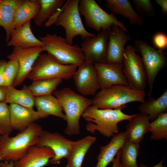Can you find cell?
Wrapping results in <instances>:
<instances>
[{
    "mask_svg": "<svg viewBox=\"0 0 167 167\" xmlns=\"http://www.w3.org/2000/svg\"><path fill=\"white\" fill-rule=\"evenodd\" d=\"M62 80L61 78L36 80L25 86L35 97L49 95L55 90Z\"/></svg>",
    "mask_w": 167,
    "mask_h": 167,
    "instance_id": "obj_30",
    "label": "cell"
},
{
    "mask_svg": "<svg viewBox=\"0 0 167 167\" xmlns=\"http://www.w3.org/2000/svg\"><path fill=\"white\" fill-rule=\"evenodd\" d=\"M53 93L60 102L65 112L67 123L65 134L69 136L79 134L80 118L85 110L92 105V100L68 87L55 90Z\"/></svg>",
    "mask_w": 167,
    "mask_h": 167,
    "instance_id": "obj_3",
    "label": "cell"
},
{
    "mask_svg": "<svg viewBox=\"0 0 167 167\" xmlns=\"http://www.w3.org/2000/svg\"><path fill=\"white\" fill-rule=\"evenodd\" d=\"M22 1V0H0V27L5 31L7 43L14 29L16 11Z\"/></svg>",
    "mask_w": 167,
    "mask_h": 167,
    "instance_id": "obj_22",
    "label": "cell"
},
{
    "mask_svg": "<svg viewBox=\"0 0 167 167\" xmlns=\"http://www.w3.org/2000/svg\"><path fill=\"white\" fill-rule=\"evenodd\" d=\"M41 126L34 122L25 130L10 137L5 133L0 135V153L2 160L17 161L22 158L31 146L36 145L43 130Z\"/></svg>",
    "mask_w": 167,
    "mask_h": 167,
    "instance_id": "obj_2",
    "label": "cell"
},
{
    "mask_svg": "<svg viewBox=\"0 0 167 167\" xmlns=\"http://www.w3.org/2000/svg\"><path fill=\"white\" fill-rule=\"evenodd\" d=\"M150 120L148 115L140 113L129 121L125 131L127 141L139 144L149 131Z\"/></svg>",
    "mask_w": 167,
    "mask_h": 167,
    "instance_id": "obj_21",
    "label": "cell"
},
{
    "mask_svg": "<svg viewBox=\"0 0 167 167\" xmlns=\"http://www.w3.org/2000/svg\"><path fill=\"white\" fill-rule=\"evenodd\" d=\"M6 133L5 131L2 129L0 128V135H3Z\"/></svg>",
    "mask_w": 167,
    "mask_h": 167,
    "instance_id": "obj_43",
    "label": "cell"
},
{
    "mask_svg": "<svg viewBox=\"0 0 167 167\" xmlns=\"http://www.w3.org/2000/svg\"><path fill=\"white\" fill-rule=\"evenodd\" d=\"M78 67L72 77L78 92L84 96L95 94L100 88L94 64L85 62Z\"/></svg>",
    "mask_w": 167,
    "mask_h": 167,
    "instance_id": "obj_14",
    "label": "cell"
},
{
    "mask_svg": "<svg viewBox=\"0 0 167 167\" xmlns=\"http://www.w3.org/2000/svg\"><path fill=\"white\" fill-rule=\"evenodd\" d=\"M37 111L48 117L55 116L65 121L66 118L62 105L58 99L51 94L35 97Z\"/></svg>",
    "mask_w": 167,
    "mask_h": 167,
    "instance_id": "obj_25",
    "label": "cell"
},
{
    "mask_svg": "<svg viewBox=\"0 0 167 167\" xmlns=\"http://www.w3.org/2000/svg\"><path fill=\"white\" fill-rule=\"evenodd\" d=\"M152 41L154 46L158 49L163 50L167 47V35L162 32H158L154 35Z\"/></svg>",
    "mask_w": 167,
    "mask_h": 167,
    "instance_id": "obj_36",
    "label": "cell"
},
{
    "mask_svg": "<svg viewBox=\"0 0 167 167\" xmlns=\"http://www.w3.org/2000/svg\"><path fill=\"white\" fill-rule=\"evenodd\" d=\"M120 27L113 25L109 31L105 62L122 64L126 44L131 39L129 34Z\"/></svg>",
    "mask_w": 167,
    "mask_h": 167,
    "instance_id": "obj_16",
    "label": "cell"
},
{
    "mask_svg": "<svg viewBox=\"0 0 167 167\" xmlns=\"http://www.w3.org/2000/svg\"><path fill=\"white\" fill-rule=\"evenodd\" d=\"M73 142L74 141L66 139L59 133L43 130L36 145L51 149L54 156L50 160L49 163L56 164H59L63 158H67Z\"/></svg>",
    "mask_w": 167,
    "mask_h": 167,
    "instance_id": "obj_11",
    "label": "cell"
},
{
    "mask_svg": "<svg viewBox=\"0 0 167 167\" xmlns=\"http://www.w3.org/2000/svg\"><path fill=\"white\" fill-rule=\"evenodd\" d=\"M31 21L14 28L10 39L7 43L8 46L23 48H29L37 47H44V44L35 37L31 28Z\"/></svg>",
    "mask_w": 167,
    "mask_h": 167,
    "instance_id": "obj_19",
    "label": "cell"
},
{
    "mask_svg": "<svg viewBox=\"0 0 167 167\" xmlns=\"http://www.w3.org/2000/svg\"><path fill=\"white\" fill-rule=\"evenodd\" d=\"M156 2L161 8L162 12L165 14H167V0H156Z\"/></svg>",
    "mask_w": 167,
    "mask_h": 167,
    "instance_id": "obj_38",
    "label": "cell"
},
{
    "mask_svg": "<svg viewBox=\"0 0 167 167\" xmlns=\"http://www.w3.org/2000/svg\"><path fill=\"white\" fill-rule=\"evenodd\" d=\"M19 71V65L15 59L9 60L7 62L4 71V85L7 87L12 85Z\"/></svg>",
    "mask_w": 167,
    "mask_h": 167,
    "instance_id": "obj_33",
    "label": "cell"
},
{
    "mask_svg": "<svg viewBox=\"0 0 167 167\" xmlns=\"http://www.w3.org/2000/svg\"><path fill=\"white\" fill-rule=\"evenodd\" d=\"M140 113L148 115L152 121L160 114L167 112V90L159 97H149L139 106Z\"/></svg>",
    "mask_w": 167,
    "mask_h": 167,
    "instance_id": "obj_26",
    "label": "cell"
},
{
    "mask_svg": "<svg viewBox=\"0 0 167 167\" xmlns=\"http://www.w3.org/2000/svg\"><path fill=\"white\" fill-rule=\"evenodd\" d=\"M79 8L80 15L84 17L87 26L97 32L110 30L113 25L127 31L123 23L118 20L114 15L104 11L94 0H80Z\"/></svg>",
    "mask_w": 167,
    "mask_h": 167,
    "instance_id": "obj_8",
    "label": "cell"
},
{
    "mask_svg": "<svg viewBox=\"0 0 167 167\" xmlns=\"http://www.w3.org/2000/svg\"><path fill=\"white\" fill-rule=\"evenodd\" d=\"M35 97L25 86L22 90H18L12 85L6 87L4 101L33 109L35 105Z\"/></svg>",
    "mask_w": 167,
    "mask_h": 167,
    "instance_id": "obj_27",
    "label": "cell"
},
{
    "mask_svg": "<svg viewBox=\"0 0 167 167\" xmlns=\"http://www.w3.org/2000/svg\"><path fill=\"white\" fill-rule=\"evenodd\" d=\"M146 92L132 89L128 86L114 85L101 89L92 100V105L100 109H118L126 107L132 102L143 103Z\"/></svg>",
    "mask_w": 167,
    "mask_h": 167,
    "instance_id": "obj_4",
    "label": "cell"
},
{
    "mask_svg": "<svg viewBox=\"0 0 167 167\" xmlns=\"http://www.w3.org/2000/svg\"><path fill=\"white\" fill-rule=\"evenodd\" d=\"M1 167H14V162L12 161H4V162H0Z\"/></svg>",
    "mask_w": 167,
    "mask_h": 167,
    "instance_id": "obj_41",
    "label": "cell"
},
{
    "mask_svg": "<svg viewBox=\"0 0 167 167\" xmlns=\"http://www.w3.org/2000/svg\"><path fill=\"white\" fill-rule=\"evenodd\" d=\"M164 160H162L159 163H158L156 165L151 167H165V166H164L163 165ZM140 167H148L146 165H144L143 164H141Z\"/></svg>",
    "mask_w": 167,
    "mask_h": 167,
    "instance_id": "obj_42",
    "label": "cell"
},
{
    "mask_svg": "<svg viewBox=\"0 0 167 167\" xmlns=\"http://www.w3.org/2000/svg\"><path fill=\"white\" fill-rule=\"evenodd\" d=\"M149 131L151 139L157 140H167V113H163L150 122Z\"/></svg>",
    "mask_w": 167,
    "mask_h": 167,
    "instance_id": "obj_32",
    "label": "cell"
},
{
    "mask_svg": "<svg viewBox=\"0 0 167 167\" xmlns=\"http://www.w3.org/2000/svg\"><path fill=\"white\" fill-rule=\"evenodd\" d=\"M9 106L12 128L19 132L26 130L35 121L47 117L33 108L15 104H10Z\"/></svg>",
    "mask_w": 167,
    "mask_h": 167,
    "instance_id": "obj_17",
    "label": "cell"
},
{
    "mask_svg": "<svg viewBox=\"0 0 167 167\" xmlns=\"http://www.w3.org/2000/svg\"><path fill=\"white\" fill-rule=\"evenodd\" d=\"M40 8L34 19L35 24L42 26L57 11L61 9L66 1V0H38Z\"/></svg>",
    "mask_w": 167,
    "mask_h": 167,
    "instance_id": "obj_29",
    "label": "cell"
},
{
    "mask_svg": "<svg viewBox=\"0 0 167 167\" xmlns=\"http://www.w3.org/2000/svg\"><path fill=\"white\" fill-rule=\"evenodd\" d=\"M0 128L9 134L13 130L11 125L9 106L5 101H0Z\"/></svg>",
    "mask_w": 167,
    "mask_h": 167,
    "instance_id": "obj_34",
    "label": "cell"
},
{
    "mask_svg": "<svg viewBox=\"0 0 167 167\" xmlns=\"http://www.w3.org/2000/svg\"><path fill=\"white\" fill-rule=\"evenodd\" d=\"M54 156L49 148L33 145L22 158L14 162V167H44Z\"/></svg>",
    "mask_w": 167,
    "mask_h": 167,
    "instance_id": "obj_18",
    "label": "cell"
},
{
    "mask_svg": "<svg viewBox=\"0 0 167 167\" xmlns=\"http://www.w3.org/2000/svg\"><path fill=\"white\" fill-rule=\"evenodd\" d=\"M139 149V144L126 141L120 150L121 167H139L137 161Z\"/></svg>",
    "mask_w": 167,
    "mask_h": 167,
    "instance_id": "obj_31",
    "label": "cell"
},
{
    "mask_svg": "<svg viewBox=\"0 0 167 167\" xmlns=\"http://www.w3.org/2000/svg\"><path fill=\"white\" fill-rule=\"evenodd\" d=\"M40 8L38 0H22L17 9L15 16L14 28L31 21L37 14Z\"/></svg>",
    "mask_w": 167,
    "mask_h": 167,
    "instance_id": "obj_28",
    "label": "cell"
},
{
    "mask_svg": "<svg viewBox=\"0 0 167 167\" xmlns=\"http://www.w3.org/2000/svg\"><path fill=\"white\" fill-rule=\"evenodd\" d=\"M122 64L128 86L135 90L145 91L147 84L145 67L142 58L136 53L132 45H128L125 48Z\"/></svg>",
    "mask_w": 167,
    "mask_h": 167,
    "instance_id": "obj_10",
    "label": "cell"
},
{
    "mask_svg": "<svg viewBox=\"0 0 167 167\" xmlns=\"http://www.w3.org/2000/svg\"><path fill=\"white\" fill-rule=\"evenodd\" d=\"M122 109H102L92 105L88 107L82 115L88 122L86 130L92 134L98 131L105 137L109 138L119 133L118 123L124 120H130L136 114L129 115Z\"/></svg>",
    "mask_w": 167,
    "mask_h": 167,
    "instance_id": "obj_1",
    "label": "cell"
},
{
    "mask_svg": "<svg viewBox=\"0 0 167 167\" xmlns=\"http://www.w3.org/2000/svg\"><path fill=\"white\" fill-rule=\"evenodd\" d=\"M96 69L100 89L114 85L128 86L127 80L122 71V64L116 63L94 64Z\"/></svg>",
    "mask_w": 167,
    "mask_h": 167,
    "instance_id": "obj_15",
    "label": "cell"
},
{
    "mask_svg": "<svg viewBox=\"0 0 167 167\" xmlns=\"http://www.w3.org/2000/svg\"><path fill=\"white\" fill-rule=\"evenodd\" d=\"M133 2L137 10L149 17L154 15L155 11L150 0H133Z\"/></svg>",
    "mask_w": 167,
    "mask_h": 167,
    "instance_id": "obj_35",
    "label": "cell"
},
{
    "mask_svg": "<svg viewBox=\"0 0 167 167\" xmlns=\"http://www.w3.org/2000/svg\"><path fill=\"white\" fill-rule=\"evenodd\" d=\"M45 51L44 48L41 47L29 48H14L11 53L7 56L9 60H17L19 65L18 73L12 84L13 86L20 85L27 78L37 58Z\"/></svg>",
    "mask_w": 167,
    "mask_h": 167,
    "instance_id": "obj_12",
    "label": "cell"
},
{
    "mask_svg": "<svg viewBox=\"0 0 167 167\" xmlns=\"http://www.w3.org/2000/svg\"><path fill=\"white\" fill-rule=\"evenodd\" d=\"M105 5L111 13L127 18L131 24L141 26L144 24L143 19L136 13L128 0H106Z\"/></svg>",
    "mask_w": 167,
    "mask_h": 167,
    "instance_id": "obj_23",
    "label": "cell"
},
{
    "mask_svg": "<svg viewBox=\"0 0 167 167\" xmlns=\"http://www.w3.org/2000/svg\"><path fill=\"white\" fill-rule=\"evenodd\" d=\"M2 160V156L1 154L0 153V161H1ZM0 167H1L0 165Z\"/></svg>",
    "mask_w": 167,
    "mask_h": 167,
    "instance_id": "obj_44",
    "label": "cell"
},
{
    "mask_svg": "<svg viewBox=\"0 0 167 167\" xmlns=\"http://www.w3.org/2000/svg\"><path fill=\"white\" fill-rule=\"evenodd\" d=\"M77 68L75 65L61 64L48 53L41 54L27 78L32 81L54 78L68 80L73 77Z\"/></svg>",
    "mask_w": 167,
    "mask_h": 167,
    "instance_id": "obj_7",
    "label": "cell"
},
{
    "mask_svg": "<svg viewBox=\"0 0 167 167\" xmlns=\"http://www.w3.org/2000/svg\"><path fill=\"white\" fill-rule=\"evenodd\" d=\"M127 141L125 131L113 136L107 144L101 146L97 155V162L95 167H107L112 162L124 143Z\"/></svg>",
    "mask_w": 167,
    "mask_h": 167,
    "instance_id": "obj_20",
    "label": "cell"
},
{
    "mask_svg": "<svg viewBox=\"0 0 167 167\" xmlns=\"http://www.w3.org/2000/svg\"><path fill=\"white\" fill-rule=\"evenodd\" d=\"M39 39L44 44L45 51L61 64L78 67L85 62L81 47L69 44L64 37L56 34L47 33Z\"/></svg>",
    "mask_w": 167,
    "mask_h": 167,
    "instance_id": "obj_5",
    "label": "cell"
},
{
    "mask_svg": "<svg viewBox=\"0 0 167 167\" xmlns=\"http://www.w3.org/2000/svg\"><path fill=\"white\" fill-rule=\"evenodd\" d=\"M80 0H68L64 5L62 12L58 17L55 24L65 29L66 40L73 44L74 38L80 36L84 40L96 35L88 31L83 24L79 12Z\"/></svg>",
    "mask_w": 167,
    "mask_h": 167,
    "instance_id": "obj_6",
    "label": "cell"
},
{
    "mask_svg": "<svg viewBox=\"0 0 167 167\" xmlns=\"http://www.w3.org/2000/svg\"><path fill=\"white\" fill-rule=\"evenodd\" d=\"M96 138L88 136L74 141L72 147L67 159L66 167H82L84 157L88 150L95 142Z\"/></svg>",
    "mask_w": 167,
    "mask_h": 167,
    "instance_id": "obj_24",
    "label": "cell"
},
{
    "mask_svg": "<svg viewBox=\"0 0 167 167\" xmlns=\"http://www.w3.org/2000/svg\"><path fill=\"white\" fill-rule=\"evenodd\" d=\"M116 156L112 162L113 163L112 167H121L120 162V150L118 152Z\"/></svg>",
    "mask_w": 167,
    "mask_h": 167,
    "instance_id": "obj_39",
    "label": "cell"
},
{
    "mask_svg": "<svg viewBox=\"0 0 167 167\" xmlns=\"http://www.w3.org/2000/svg\"><path fill=\"white\" fill-rule=\"evenodd\" d=\"M6 87L0 86V101H4L6 97Z\"/></svg>",
    "mask_w": 167,
    "mask_h": 167,
    "instance_id": "obj_40",
    "label": "cell"
},
{
    "mask_svg": "<svg viewBox=\"0 0 167 167\" xmlns=\"http://www.w3.org/2000/svg\"><path fill=\"white\" fill-rule=\"evenodd\" d=\"M134 47L135 51L141 55L146 72L147 84L149 88L148 95L150 97L157 75L166 66V54L162 50L156 49L140 39L136 40Z\"/></svg>",
    "mask_w": 167,
    "mask_h": 167,
    "instance_id": "obj_9",
    "label": "cell"
},
{
    "mask_svg": "<svg viewBox=\"0 0 167 167\" xmlns=\"http://www.w3.org/2000/svg\"><path fill=\"white\" fill-rule=\"evenodd\" d=\"M110 30H101L82 42L80 47L85 62L93 64L105 62Z\"/></svg>",
    "mask_w": 167,
    "mask_h": 167,
    "instance_id": "obj_13",
    "label": "cell"
},
{
    "mask_svg": "<svg viewBox=\"0 0 167 167\" xmlns=\"http://www.w3.org/2000/svg\"><path fill=\"white\" fill-rule=\"evenodd\" d=\"M6 62L4 60H0V86H5L4 71Z\"/></svg>",
    "mask_w": 167,
    "mask_h": 167,
    "instance_id": "obj_37",
    "label": "cell"
}]
</instances>
